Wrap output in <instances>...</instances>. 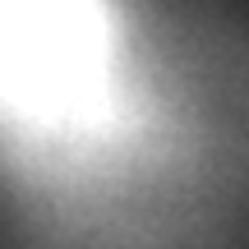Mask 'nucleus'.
I'll use <instances>...</instances> for the list:
<instances>
[{
    "label": "nucleus",
    "instance_id": "obj_1",
    "mask_svg": "<svg viewBox=\"0 0 249 249\" xmlns=\"http://www.w3.org/2000/svg\"><path fill=\"white\" fill-rule=\"evenodd\" d=\"M107 28L92 0H0V102L70 124L102 107Z\"/></svg>",
    "mask_w": 249,
    "mask_h": 249
}]
</instances>
